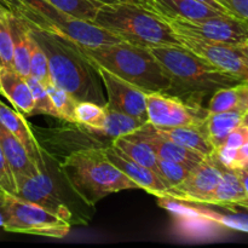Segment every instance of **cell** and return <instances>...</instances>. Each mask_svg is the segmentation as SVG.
I'll use <instances>...</instances> for the list:
<instances>
[{
	"instance_id": "1",
	"label": "cell",
	"mask_w": 248,
	"mask_h": 248,
	"mask_svg": "<svg viewBox=\"0 0 248 248\" xmlns=\"http://www.w3.org/2000/svg\"><path fill=\"white\" fill-rule=\"evenodd\" d=\"M29 31L47 57L50 79L53 85L67 91L77 101L106 104L101 78L79 45L47 31L31 28Z\"/></svg>"
},
{
	"instance_id": "2",
	"label": "cell",
	"mask_w": 248,
	"mask_h": 248,
	"mask_svg": "<svg viewBox=\"0 0 248 248\" xmlns=\"http://www.w3.org/2000/svg\"><path fill=\"white\" fill-rule=\"evenodd\" d=\"M80 50L90 62L103 67L145 92H170L172 81L149 48L132 44H107Z\"/></svg>"
},
{
	"instance_id": "3",
	"label": "cell",
	"mask_w": 248,
	"mask_h": 248,
	"mask_svg": "<svg viewBox=\"0 0 248 248\" xmlns=\"http://www.w3.org/2000/svg\"><path fill=\"white\" fill-rule=\"evenodd\" d=\"M61 171L70 188L87 205L93 206L110 194L140 189L111 164L102 149L86 148L73 152L61 164Z\"/></svg>"
},
{
	"instance_id": "4",
	"label": "cell",
	"mask_w": 248,
	"mask_h": 248,
	"mask_svg": "<svg viewBox=\"0 0 248 248\" xmlns=\"http://www.w3.org/2000/svg\"><path fill=\"white\" fill-rule=\"evenodd\" d=\"M93 22L132 45L147 48L182 46L164 17L144 5L127 2L102 5Z\"/></svg>"
},
{
	"instance_id": "5",
	"label": "cell",
	"mask_w": 248,
	"mask_h": 248,
	"mask_svg": "<svg viewBox=\"0 0 248 248\" xmlns=\"http://www.w3.org/2000/svg\"><path fill=\"white\" fill-rule=\"evenodd\" d=\"M10 12L21 18L29 28L56 34L84 47L123 41L94 22L65 14L45 0H11Z\"/></svg>"
},
{
	"instance_id": "6",
	"label": "cell",
	"mask_w": 248,
	"mask_h": 248,
	"mask_svg": "<svg viewBox=\"0 0 248 248\" xmlns=\"http://www.w3.org/2000/svg\"><path fill=\"white\" fill-rule=\"evenodd\" d=\"M149 50L171 79L172 90L206 93L239 82L183 46H155Z\"/></svg>"
},
{
	"instance_id": "7",
	"label": "cell",
	"mask_w": 248,
	"mask_h": 248,
	"mask_svg": "<svg viewBox=\"0 0 248 248\" xmlns=\"http://www.w3.org/2000/svg\"><path fill=\"white\" fill-rule=\"evenodd\" d=\"M2 213L1 228L9 232L62 239L69 234L72 228L70 222L51 211L5 191L2 193Z\"/></svg>"
},
{
	"instance_id": "8",
	"label": "cell",
	"mask_w": 248,
	"mask_h": 248,
	"mask_svg": "<svg viewBox=\"0 0 248 248\" xmlns=\"http://www.w3.org/2000/svg\"><path fill=\"white\" fill-rule=\"evenodd\" d=\"M161 16L177 34H186L232 46L241 45L248 39V22L232 15L224 14L202 19H184L165 15Z\"/></svg>"
},
{
	"instance_id": "9",
	"label": "cell",
	"mask_w": 248,
	"mask_h": 248,
	"mask_svg": "<svg viewBox=\"0 0 248 248\" xmlns=\"http://www.w3.org/2000/svg\"><path fill=\"white\" fill-rule=\"evenodd\" d=\"M177 34V33H176ZM181 45L239 82L248 81V65L237 46L213 43L186 34H177Z\"/></svg>"
},
{
	"instance_id": "10",
	"label": "cell",
	"mask_w": 248,
	"mask_h": 248,
	"mask_svg": "<svg viewBox=\"0 0 248 248\" xmlns=\"http://www.w3.org/2000/svg\"><path fill=\"white\" fill-rule=\"evenodd\" d=\"M224 166L215 155L206 156L196 164L181 184L169 189L166 198L184 202L199 203L212 193L223 176Z\"/></svg>"
},
{
	"instance_id": "11",
	"label": "cell",
	"mask_w": 248,
	"mask_h": 248,
	"mask_svg": "<svg viewBox=\"0 0 248 248\" xmlns=\"http://www.w3.org/2000/svg\"><path fill=\"white\" fill-rule=\"evenodd\" d=\"M92 63V62H91ZM101 78L102 85L106 89L108 108L115 109L121 113L136 116L144 123H148L147 115V93L140 87L125 81L103 67L92 63Z\"/></svg>"
},
{
	"instance_id": "12",
	"label": "cell",
	"mask_w": 248,
	"mask_h": 248,
	"mask_svg": "<svg viewBox=\"0 0 248 248\" xmlns=\"http://www.w3.org/2000/svg\"><path fill=\"white\" fill-rule=\"evenodd\" d=\"M147 115L148 124L155 127L199 126L203 121L183 101L165 92H148Z\"/></svg>"
},
{
	"instance_id": "13",
	"label": "cell",
	"mask_w": 248,
	"mask_h": 248,
	"mask_svg": "<svg viewBox=\"0 0 248 248\" xmlns=\"http://www.w3.org/2000/svg\"><path fill=\"white\" fill-rule=\"evenodd\" d=\"M15 195L51 211L67 222H72V212L62 200L46 171L38 170L31 176H26L17 181Z\"/></svg>"
},
{
	"instance_id": "14",
	"label": "cell",
	"mask_w": 248,
	"mask_h": 248,
	"mask_svg": "<svg viewBox=\"0 0 248 248\" xmlns=\"http://www.w3.org/2000/svg\"><path fill=\"white\" fill-rule=\"evenodd\" d=\"M161 200L164 201V202H161V206L169 208V210H173L174 212L194 216L199 219L215 223V224L224 227L227 229L248 234V210L246 208H241L242 211H240V207H220V206H218L224 211H216L212 210L208 205H202V203L178 201L181 205L176 206L171 199L161 198Z\"/></svg>"
},
{
	"instance_id": "15",
	"label": "cell",
	"mask_w": 248,
	"mask_h": 248,
	"mask_svg": "<svg viewBox=\"0 0 248 248\" xmlns=\"http://www.w3.org/2000/svg\"><path fill=\"white\" fill-rule=\"evenodd\" d=\"M103 152L109 161L115 165L131 181L135 182L140 186V189H143L147 193L155 195L156 198H166L169 188L165 186V183L157 176L156 172L131 160L113 144L103 148Z\"/></svg>"
},
{
	"instance_id": "16",
	"label": "cell",
	"mask_w": 248,
	"mask_h": 248,
	"mask_svg": "<svg viewBox=\"0 0 248 248\" xmlns=\"http://www.w3.org/2000/svg\"><path fill=\"white\" fill-rule=\"evenodd\" d=\"M0 124L5 126L23 144L27 153L31 156V159L35 162L36 166L43 171H46L43 149H41L36 137L34 136L31 126L24 119L23 114L10 108L0 101Z\"/></svg>"
},
{
	"instance_id": "17",
	"label": "cell",
	"mask_w": 248,
	"mask_h": 248,
	"mask_svg": "<svg viewBox=\"0 0 248 248\" xmlns=\"http://www.w3.org/2000/svg\"><path fill=\"white\" fill-rule=\"evenodd\" d=\"M131 135L147 143L159 160L196 165L206 157L205 155L200 154L199 152L161 138L156 133L153 132L148 123L140 130H138L135 133H131Z\"/></svg>"
},
{
	"instance_id": "18",
	"label": "cell",
	"mask_w": 248,
	"mask_h": 248,
	"mask_svg": "<svg viewBox=\"0 0 248 248\" xmlns=\"http://www.w3.org/2000/svg\"><path fill=\"white\" fill-rule=\"evenodd\" d=\"M0 89L12 103V106L23 115L34 114V99L31 87L26 78L17 73L14 68H0Z\"/></svg>"
},
{
	"instance_id": "19",
	"label": "cell",
	"mask_w": 248,
	"mask_h": 248,
	"mask_svg": "<svg viewBox=\"0 0 248 248\" xmlns=\"http://www.w3.org/2000/svg\"><path fill=\"white\" fill-rule=\"evenodd\" d=\"M0 147L11 170L15 183L23 177L31 176L34 172L40 170L31 159L23 144L1 124H0Z\"/></svg>"
},
{
	"instance_id": "20",
	"label": "cell",
	"mask_w": 248,
	"mask_h": 248,
	"mask_svg": "<svg viewBox=\"0 0 248 248\" xmlns=\"http://www.w3.org/2000/svg\"><path fill=\"white\" fill-rule=\"evenodd\" d=\"M202 125V124H201ZM177 126V127H155L150 125L153 132L161 138L177 143L179 145L199 152L205 156H210L215 152V147L206 136L202 126Z\"/></svg>"
},
{
	"instance_id": "21",
	"label": "cell",
	"mask_w": 248,
	"mask_h": 248,
	"mask_svg": "<svg viewBox=\"0 0 248 248\" xmlns=\"http://www.w3.org/2000/svg\"><path fill=\"white\" fill-rule=\"evenodd\" d=\"M144 6L165 16L181 17L184 19H202L225 14L198 0H154Z\"/></svg>"
},
{
	"instance_id": "22",
	"label": "cell",
	"mask_w": 248,
	"mask_h": 248,
	"mask_svg": "<svg viewBox=\"0 0 248 248\" xmlns=\"http://www.w3.org/2000/svg\"><path fill=\"white\" fill-rule=\"evenodd\" d=\"M245 113L246 111L242 109H235L223 113H207L201 126L215 149L224 144L228 135L237 126L241 125Z\"/></svg>"
},
{
	"instance_id": "23",
	"label": "cell",
	"mask_w": 248,
	"mask_h": 248,
	"mask_svg": "<svg viewBox=\"0 0 248 248\" xmlns=\"http://www.w3.org/2000/svg\"><path fill=\"white\" fill-rule=\"evenodd\" d=\"M9 22L12 35V67L22 77L29 75V60H31V47H29V28L21 18L9 12Z\"/></svg>"
},
{
	"instance_id": "24",
	"label": "cell",
	"mask_w": 248,
	"mask_h": 248,
	"mask_svg": "<svg viewBox=\"0 0 248 248\" xmlns=\"http://www.w3.org/2000/svg\"><path fill=\"white\" fill-rule=\"evenodd\" d=\"M247 198L248 196L236 171L224 167L222 178L215 190L206 195L199 203L208 206H220L225 203L237 202Z\"/></svg>"
},
{
	"instance_id": "25",
	"label": "cell",
	"mask_w": 248,
	"mask_h": 248,
	"mask_svg": "<svg viewBox=\"0 0 248 248\" xmlns=\"http://www.w3.org/2000/svg\"><path fill=\"white\" fill-rule=\"evenodd\" d=\"M104 107H106L104 121L101 127L94 133H101L106 137H110L114 140V138L124 137V136L137 132L147 124L140 119L136 118V116L108 108L106 104H104Z\"/></svg>"
},
{
	"instance_id": "26",
	"label": "cell",
	"mask_w": 248,
	"mask_h": 248,
	"mask_svg": "<svg viewBox=\"0 0 248 248\" xmlns=\"http://www.w3.org/2000/svg\"><path fill=\"white\" fill-rule=\"evenodd\" d=\"M111 144L135 162L156 172L159 159L145 142L138 140L133 135H127L124 137L114 138Z\"/></svg>"
},
{
	"instance_id": "27",
	"label": "cell",
	"mask_w": 248,
	"mask_h": 248,
	"mask_svg": "<svg viewBox=\"0 0 248 248\" xmlns=\"http://www.w3.org/2000/svg\"><path fill=\"white\" fill-rule=\"evenodd\" d=\"M245 97H246V85L239 82L237 85L217 89L208 103L207 113H223V111L245 109Z\"/></svg>"
},
{
	"instance_id": "28",
	"label": "cell",
	"mask_w": 248,
	"mask_h": 248,
	"mask_svg": "<svg viewBox=\"0 0 248 248\" xmlns=\"http://www.w3.org/2000/svg\"><path fill=\"white\" fill-rule=\"evenodd\" d=\"M106 116V107L90 101H78L74 108V124L96 132Z\"/></svg>"
},
{
	"instance_id": "29",
	"label": "cell",
	"mask_w": 248,
	"mask_h": 248,
	"mask_svg": "<svg viewBox=\"0 0 248 248\" xmlns=\"http://www.w3.org/2000/svg\"><path fill=\"white\" fill-rule=\"evenodd\" d=\"M45 1L65 14L90 22L94 21L98 9L103 5L94 0H45Z\"/></svg>"
},
{
	"instance_id": "30",
	"label": "cell",
	"mask_w": 248,
	"mask_h": 248,
	"mask_svg": "<svg viewBox=\"0 0 248 248\" xmlns=\"http://www.w3.org/2000/svg\"><path fill=\"white\" fill-rule=\"evenodd\" d=\"M45 87L48 96H50L53 110L56 113V118L74 124V108L78 102L77 99L72 94L68 93L67 91L53 85L52 82L45 85Z\"/></svg>"
},
{
	"instance_id": "31",
	"label": "cell",
	"mask_w": 248,
	"mask_h": 248,
	"mask_svg": "<svg viewBox=\"0 0 248 248\" xmlns=\"http://www.w3.org/2000/svg\"><path fill=\"white\" fill-rule=\"evenodd\" d=\"M31 34V31H29ZM29 47H31V60H29V75L39 81L43 85H47L51 82L50 72H48V61L46 57L45 52L39 45L38 41L33 38L31 34L29 38Z\"/></svg>"
},
{
	"instance_id": "32",
	"label": "cell",
	"mask_w": 248,
	"mask_h": 248,
	"mask_svg": "<svg viewBox=\"0 0 248 248\" xmlns=\"http://www.w3.org/2000/svg\"><path fill=\"white\" fill-rule=\"evenodd\" d=\"M195 165L184 164V162H174V161H165V160H159L157 161L156 173L165 186L167 188H173L181 184L186 179L190 170Z\"/></svg>"
},
{
	"instance_id": "33",
	"label": "cell",
	"mask_w": 248,
	"mask_h": 248,
	"mask_svg": "<svg viewBox=\"0 0 248 248\" xmlns=\"http://www.w3.org/2000/svg\"><path fill=\"white\" fill-rule=\"evenodd\" d=\"M26 80L28 82L29 87H31V94H33L34 114H46V115H51L56 118V113L53 110L52 103H51L47 91H46L45 85H43L38 79L31 77V75H28Z\"/></svg>"
},
{
	"instance_id": "34",
	"label": "cell",
	"mask_w": 248,
	"mask_h": 248,
	"mask_svg": "<svg viewBox=\"0 0 248 248\" xmlns=\"http://www.w3.org/2000/svg\"><path fill=\"white\" fill-rule=\"evenodd\" d=\"M0 58L4 67H12V35L9 12L0 7Z\"/></svg>"
},
{
	"instance_id": "35",
	"label": "cell",
	"mask_w": 248,
	"mask_h": 248,
	"mask_svg": "<svg viewBox=\"0 0 248 248\" xmlns=\"http://www.w3.org/2000/svg\"><path fill=\"white\" fill-rule=\"evenodd\" d=\"M213 155L227 169H239L240 167L239 149L227 147V145H220V147L216 148Z\"/></svg>"
},
{
	"instance_id": "36",
	"label": "cell",
	"mask_w": 248,
	"mask_h": 248,
	"mask_svg": "<svg viewBox=\"0 0 248 248\" xmlns=\"http://www.w3.org/2000/svg\"><path fill=\"white\" fill-rule=\"evenodd\" d=\"M0 189L5 193H16V183H15L12 172L5 159L1 147H0Z\"/></svg>"
},
{
	"instance_id": "37",
	"label": "cell",
	"mask_w": 248,
	"mask_h": 248,
	"mask_svg": "<svg viewBox=\"0 0 248 248\" xmlns=\"http://www.w3.org/2000/svg\"><path fill=\"white\" fill-rule=\"evenodd\" d=\"M219 1L232 16L248 22V0H219Z\"/></svg>"
},
{
	"instance_id": "38",
	"label": "cell",
	"mask_w": 248,
	"mask_h": 248,
	"mask_svg": "<svg viewBox=\"0 0 248 248\" xmlns=\"http://www.w3.org/2000/svg\"><path fill=\"white\" fill-rule=\"evenodd\" d=\"M248 140V130L245 127L244 125L237 126L235 130H232V132L228 135V137L225 138L224 144L227 147L235 148V149H239L242 144H245Z\"/></svg>"
},
{
	"instance_id": "39",
	"label": "cell",
	"mask_w": 248,
	"mask_h": 248,
	"mask_svg": "<svg viewBox=\"0 0 248 248\" xmlns=\"http://www.w3.org/2000/svg\"><path fill=\"white\" fill-rule=\"evenodd\" d=\"M232 170H235V171H236L237 176H239L240 181H241L245 191H246V194L248 196V172L245 171V170H242V169H232Z\"/></svg>"
},
{
	"instance_id": "40",
	"label": "cell",
	"mask_w": 248,
	"mask_h": 248,
	"mask_svg": "<svg viewBox=\"0 0 248 248\" xmlns=\"http://www.w3.org/2000/svg\"><path fill=\"white\" fill-rule=\"evenodd\" d=\"M239 159H240V167H242V165H244L246 161H248V140L245 143V144H242L241 147L239 148Z\"/></svg>"
},
{
	"instance_id": "41",
	"label": "cell",
	"mask_w": 248,
	"mask_h": 248,
	"mask_svg": "<svg viewBox=\"0 0 248 248\" xmlns=\"http://www.w3.org/2000/svg\"><path fill=\"white\" fill-rule=\"evenodd\" d=\"M198 1L205 2V4H207V5H210V6H212L213 9H217V10H219V11L225 12V14H230V12L228 11V10L225 9L224 6H223L222 2H220L219 0H198ZM230 15H232V14H230Z\"/></svg>"
},
{
	"instance_id": "42",
	"label": "cell",
	"mask_w": 248,
	"mask_h": 248,
	"mask_svg": "<svg viewBox=\"0 0 248 248\" xmlns=\"http://www.w3.org/2000/svg\"><path fill=\"white\" fill-rule=\"evenodd\" d=\"M222 207H240V208H246L248 210V198L244 199L241 201H237L234 203H225V205H220Z\"/></svg>"
},
{
	"instance_id": "43",
	"label": "cell",
	"mask_w": 248,
	"mask_h": 248,
	"mask_svg": "<svg viewBox=\"0 0 248 248\" xmlns=\"http://www.w3.org/2000/svg\"><path fill=\"white\" fill-rule=\"evenodd\" d=\"M237 47H239V50L241 51L242 56H244L245 61H246V63H247V65H248V39H247L246 41H245L244 44H241V45L237 46Z\"/></svg>"
},
{
	"instance_id": "44",
	"label": "cell",
	"mask_w": 248,
	"mask_h": 248,
	"mask_svg": "<svg viewBox=\"0 0 248 248\" xmlns=\"http://www.w3.org/2000/svg\"><path fill=\"white\" fill-rule=\"evenodd\" d=\"M10 1L11 0H0V7L6 10L7 12H10Z\"/></svg>"
},
{
	"instance_id": "45",
	"label": "cell",
	"mask_w": 248,
	"mask_h": 248,
	"mask_svg": "<svg viewBox=\"0 0 248 248\" xmlns=\"http://www.w3.org/2000/svg\"><path fill=\"white\" fill-rule=\"evenodd\" d=\"M116 2H127V4H143V0H115Z\"/></svg>"
},
{
	"instance_id": "46",
	"label": "cell",
	"mask_w": 248,
	"mask_h": 248,
	"mask_svg": "<svg viewBox=\"0 0 248 248\" xmlns=\"http://www.w3.org/2000/svg\"><path fill=\"white\" fill-rule=\"evenodd\" d=\"M242 125H244L245 127H246L248 130V114L247 113H245L244 119H242Z\"/></svg>"
},
{
	"instance_id": "47",
	"label": "cell",
	"mask_w": 248,
	"mask_h": 248,
	"mask_svg": "<svg viewBox=\"0 0 248 248\" xmlns=\"http://www.w3.org/2000/svg\"><path fill=\"white\" fill-rule=\"evenodd\" d=\"M94 1H98V2H101V4H103V5L114 4V2H116L115 0H94Z\"/></svg>"
},
{
	"instance_id": "48",
	"label": "cell",
	"mask_w": 248,
	"mask_h": 248,
	"mask_svg": "<svg viewBox=\"0 0 248 248\" xmlns=\"http://www.w3.org/2000/svg\"><path fill=\"white\" fill-rule=\"evenodd\" d=\"M4 224V213H2V206L0 207V227H2Z\"/></svg>"
},
{
	"instance_id": "49",
	"label": "cell",
	"mask_w": 248,
	"mask_h": 248,
	"mask_svg": "<svg viewBox=\"0 0 248 248\" xmlns=\"http://www.w3.org/2000/svg\"><path fill=\"white\" fill-rule=\"evenodd\" d=\"M240 169L245 170V171H247V172H248V161H246V162H245V164H244V165H242V167H240Z\"/></svg>"
},
{
	"instance_id": "50",
	"label": "cell",
	"mask_w": 248,
	"mask_h": 248,
	"mask_svg": "<svg viewBox=\"0 0 248 248\" xmlns=\"http://www.w3.org/2000/svg\"><path fill=\"white\" fill-rule=\"evenodd\" d=\"M2 193H4V191H2L1 189H0V207H1V206H2Z\"/></svg>"
},
{
	"instance_id": "51",
	"label": "cell",
	"mask_w": 248,
	"mask_h": 248,
	"mask_svg": "<svg viewBox=\"0 0 248 248\" xmlns=\"http://www.w3.org/2000/svg\"><path fill=\"white\" fill-rule=\"evenodd\" d=\"M152 1H154V0H143V4L147 5L148 2H152Z\"/></svg>"
},
{
	"instance_id": "52",
	"label": "cell",
	"mask_w": 248,
	"mask_h": 248,
	"mask_svg": "<svg viewBox=\"0 0 248 248\" xmlns=\"http://www.w3.org/2000/svg\"><path fill=\"white\" fill-rule=\"evenodd\" d=\"M0 67H4V64H2V62H1V58H0Z\"/></svg>"
},
{
	"instance_id": "53",
	"label": "cell",
	"mask_w": 248,
	"mask_h": 248,
	"mask_svg": "<svg viewBox=\"0 0 248 248\" xmlns=\"http://www.w3.org/2000/svg\"><path fill=\"white\" fill-rule=\"evenodd\" d=\"M0 68H1V67H0ZM0 94H1V89H0Z\"/></svg>"
}]
</instances>
